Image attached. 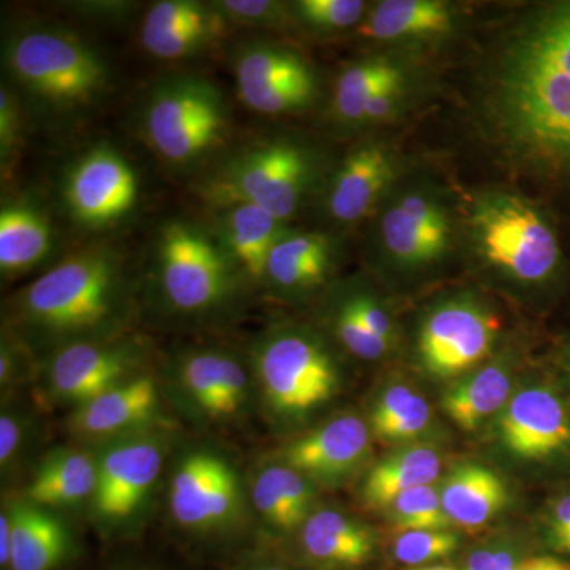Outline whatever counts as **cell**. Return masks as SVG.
Here are the masks:
<instances>
[{"label": "cell", "mask_w": 570, "mask_h": 570, "mask_svg": "<svg viewBox=\"0 0 570 570\" xmlns=\"http://www.w3.org/2000/svg\"><path fill=\"white\" fill-rule=\"evenodd\" d=\"M472 110L513 174L570 190V0L538 3L510 22L480 67Z\"/></svg>", "instance_id": "cell-1"}, {"label": "cell", "mask_w": 570, "mask_h": 570, "mask_svg": "<svg viewBox=\"0 0 570 570\" xmlns=\"http://www.w3.org/2000/svg\"><path fill=\"white\" fill-rule=\"evenodd\" d=\"M135 281L118 246L88 242L14 292L3 332L47 358L71 344L129 335Z\"/></svg>", "instance_id": "cell-2"}, {"label": "cell", "mask_w": 570, "mask_h": 570, "mask_svg": "<svg viewBox=\"0 0 570 570\" xmlns=\"http://www.w3.org/2000/svg\"><path fill=\"white\" fill-rule=\"evenodd\" d=\"M2 73L29 124L43 132L82 126L115 89V69L94 41L39 18L3 29Z\"/></svg>", "instance_id": "cell-3"}, {"label": "cell", "mask_w": 570, "mask_h": 570, "mask_svg": "<svg viewBox=\"0 0 570 570\" xmlns=\"http://www.w3.org/2000/svg\"><path fill=\"white\" fill-rule=\"evenodd\" d=\"M461 250L487 283L524 303L554 298L568 258L549 209L528 195L487 187L460 205Z\"/></svg>", "instance_id": "cell-4"}, {"label": "cell", "mask_w": 570, "mask_h": 570, "mask_svg": "<svg viewBox=\"0 0 570 570\" xmlns=\"http://www.w3.org/2000/svg\"><path fill=\"white\" fill-rule=\"evenodd\" d=\"M336 160L314 138L272 132L228 148L195 186L206 208L247 204L281 223L316 204Z\"/></svg>", "instance_id": "cell-5"}, {"label": "cell", "mask_w": 570, "mask_h": 570, "mask_svg": "<svg viewBox=\"0 0 570 570\" xmlns=\"http://www.w3.org/2000/svg\"><path fill=\"white\" fill-rule=\"evenodd\" d=\"M145 265L154 303L184 324L223 322L250 291L206 219L165 217L146 246Z\"/></svg>", "instance_id": "cell-6"}, {"label": "cell", "mask_w": 570, "mask_h": 570, "mask_svg": "<svg viewBox=\"0 0 570 570\" xmlns=\"http://www.w3.org/2000/svg\"><path fill=\"white\" fill-rule=\"evenodd\" d=\"M346 356L314 322H275L250 346V374L268 417L284 431L307 423L346 387Z\"/></svg>", "instance_id": "cell-7"}, {"label": "cell", "mask_w": 570, "mask_h": 570, "mask_svg": "<svg viewBox=\"0 0 570 570\" xmlns=\"http://www.w3.org/2000/svg\"><path fill=\"white\" fill-rule=\"evenodd\" d=\"M366 246L382 279L423 283L461 250L460 205L434 179L406 175L367 223Z\"/></svg>", "instance_id": "cell-8"}, {"label": "cell", "mask_w": 570, "mask_h": 570, "mask_svg": "<svg viewBox=\"0 0 570 570\" xmlns=\"http://www.w3.org/2000/svg\"><path fill=\"white\" fill-rule=\"evenodd\" d=\"M138 126L154 156L183 175L208 168L230 148V105L219 86L200 75H170L154 82Z\"/></svg>", "instance_id": "cell-9"}, {"label": "cell", "mask_w": 570, "mask_h": 570, "mask_svg": "<svg viewBox=\"0 0 570 570\" xmlns=\"http://www.w3.org/2000/svg\"><path fill=\"white\" fill-rule=\"evenodd\" d=\"M482 433L499 469L530 479L570 478V400L553 374L524 371Z\"/></svg>", "instance_id": "cell-10"}, {"label": "cell", "mask_w": 570, "mask_h": 570, "mask_svg": "<svg viewBox=\"0 0 570 570\" xmlns=\"http://www.w3.org/2000/svg\"><path fill=\"white\" fill-rule=\"evenodd\" d=\"M502 332L501 313L485 295L472 288L444 292L415 317L412 360L428 381L448 387L497 354Z\"/></svg>", "instance_id": "cell-11"}, {"label": "cell", "mask_w": 570, "mask_h": 570, "mask_svg": "<svg viewBox=\"0 0 570 570\" xmlns=\"http://www.w3.org/2000/svg\"><path fill=\"white\" fill-rule=\"evenodd\" d=\"M142 183L138 168L110 141H94L63 165L58 206L73 230L91 242L132 223L140 212Z\"/></svg>", "instance_id": "cell-12"}, {"label": "cell", "mask_w": 570, "mask_h": 570, "mask_svg": "<svg viewBox=\"0 0 570 570\" xmlns=\"http://www.w3.org/2000/svg\"><path fill=\"white\" fill-rule=\"evenodd\" d=\"M239 102L269 118L299 116L321 104L324 80L316 63L284 41H238L230 55Z\"/></svg>", "instance_id": "cell-13"}, {"label": "cell", "mask_w": 570, "mask_h": 570, "mask_svg": "<svg viewBox=\"0 0 570 570\" xmlns=\"http://www.w3.org/2000/svg\"><path fill=\"white\" fill-rule=\"evenodd\" d=\"M407 175L396 148L366 138L333 165L316 206L325 228L344 235L370 223L397 183Z\"/></svg>", "instance_id": "cell-14"}, {"label": "cell", "mask_w": 570, "mask_h": 570, "mask_svg": "<svg viewBox=\"0 0 570 570\" xmlns=\"http://www.w3.org/2000/svg\"><path fill=\"white\" fill-rule=\"evenodd\" d=\"M148 344L132 335L71 344L45 358L47 387L56 401L73 407L142 373Z\"/></svg>", "instance_id": "cell-15"}, {"label": "cell", "mask_w": 570, "mask_h": 570, "mask_svg": "<svg viewBox=\"0 0 570 570\" xmlns=\"http://www.w3.org/2000/svg\"><path fill=\"white\" fill-rule=\"evenodd\" d=\"M374 442L365 415L344 412L299 433L276 459L305 474L318 489H337L363 478L374 463Z\"/></svg>", "instance_id": "cell-16"}, {"label": "cell", "mask_w": 570, "mask_h": 570, "mask_svg": "<svg viewBox=\"0 0 570 570\" xmlns=\"http://www.w3.org/2000/svg\"><path fill=\"white\" fill-rule=\"evenodd\" d=\"M344 249L343 235L336 232L303 230L291 225L269 255L265 294L288 306L317 303L340 279Z\"/></svg>", "instance_id": "cell-17"}, {"label": "cell", "mask_w": 570, "mask_h": 570, "mask_svg": "<svg viewBox=\"0 0 570 570\" xmlns=\"http://www.w3.org/2000/svg\"><path fill=\"white\" fill-rule=\"evenodd\" d=\"M165 445L153 433L111 442L99 459L94 513L105 527H122L140 512L163 472Z\"/></svg>", "instance_id": "cell-18"}, {"label": "cell", "mask_w": 570, "mask_h": 570, "mask_svg": "<svg viewBox=\"0 0 570 570\" xmlns=\"http://www.w3.org/2000/svg\"><path fill=\"white\" fill-rule=\"evenodd\" d=\"M171 377L187 406L208 422H235L247 411L254 379L227 348H184L171 362Z\"/></svg>", "instance_id": "cell-19"}, {"label": "cell", "mask_w": 570, "mask_h": 570, "mask_svg": "<svg viewBox=\"0 0 570 570\" xmlns=\"http://www.w3.org/2000/svg\"><path fill=\"white\" fill-rule=\"evenodd\" d=\"M464 24V10L445 0H381L371 3L365 20L351 36L377 50L417 58L449 43Z\"/></svg>", "instance_id": "cell-20"}, {"label": "cell", "mask_w": 570, "mask_h": 570, "mask_svg": "<svg viewBox=\"0 0 570 570\" xmlns=\"http://www.w3.org/2000/svg\"><path fill=\"white\" fill-rule=\"evenodd\" d=\"M62 234L47 198L36 190L2 195L0 275L3 281L48 269L62 258Z\"/></svg>", "instance_id": "cell-21"}, {"label": "cell", "mask_w": 570, "mask_h": 570, "mask_svg": "<svg viewBox=\"0 0 570 570\" xmlns=\"http://www.w3.org/2000/svg\"><path fill=\"white\" fill-rule=\"evenodd\" d=\"M168 502L176 523L187 530L225 527L235 520L242 505L238 475L216 453H189L176 468Z\"/></svg>", "instance_id": "cell-22"}, {"label": "cell", "mask_w": 570, "mask_h": 570, "mask_svg": "<svg viewBox=\"0 0 570 570\" xmlns=\"http://www.w3.org/2000/svg\"><path fill=\"white\" fill-rule=\"evenodd\" d=\"M234 26L214 0H159L140 21L142 50L160 62H184L216 50Z\"/></svg>", "instance_id": "cell-23"}, {"label": "cell", "mask_w": 570, "mask_h": 570, "mask_svg": "<svg viewBox=\"0 0 570 570\" xmlns=\"http://www.w3.org/2000/svg\"><path fill=\"white\" fill-rule=\"evenodd\" d=\"M296 535L303 558L317 570H370L384 553L376 528L336 505H317Z\"/></svg>", "instance_id": "cell-24"}, {"label": "cell", "mask_w": 570, "mask_h": 570, "mask_svg": "<svg viewBox=\"0 0 570 570\" xmlns=\"http://www.w3.org/2000/svg\"><path fill=\"white\" fill-rule=\"evenodd\" d=\"M524 371L520 348L501 347L485 363L445 387L441 411L464 433L483 431L508 404Z\"/></svg>", "instance_id": "cell-25"}, {"label": "cell", "mask_w": 570, "mask_h": 570, "mask_svg": "<svg viewBox=\"0 0 570 570\" xmlns=\"http://www.w3.org/2000/svg\"><path fill=\"white\" fill-rule=\"evenodd\" d=\"M439 494L450 524L461 534L485 532L513 502L512 487L501 469L471 459L445 469Z\"/></svg>", "instance_id": "cell-26"}, {"label": "cell", "mask_w": 570, "mask_h": 570, "mask_svg": "<svg viewBox=\"0 0 570 570\" xmlns=\"http://www.w3.org/2000/svg\"><path fill=\"white\" fill-rule=\"evenodd\" d=\"M365 417L374 441L385 448L439 441L436 409L406 374L390 373L379 382Z\"/></svg>", "instance_id": "cell-27"}, {"label": "cell", "mask_w": 570, "mask_h": 570, "mask_svg": "<svg viewBox=\"0 0 570 570\" xmlns=\"http://www.w3.org/2000/svg\"><path fill=\"white\" fill-rule=\"evenodd\" d=\"M417 59L401 52L374 50L344 66L333 85L328 118L337 134L358 132L366 105L400 81L420 77Z\"/></svg>", "instance_id": "cell-28"}, {"label": "cell", "mask_w": 570, "mask_h": 570, "mask_svg": "<svg viewBox=\"0 0 570 570\" xmlns=\"http://www.w3.org/2000/svg\"><path fill=\"white\" fill-rule=\"evenodd\" d=\"M157 414V382L149 374L141 373L75 407L70 426L82 438L115 442L145 433Z\"/></svg>", "instance_id": "cell-29"}, {"label": "cell", "mask_w": 570, "mask_h": 570, "mask_svg": "<svg viewBox=\"0 0 570 570\" xmlns=\"http://www.w3.org/2000/svg\"><path fill=\"white\" fill-rule=\"evenodd\" d=\"M209 225L247 287L264 291L273 247L291 225L258 206L234 204L209 208Z\"/></svg>", "instance_id": "cell-30"}, {"label": "cell", "mask_w": 570, "mask_h": 570, "mask_svg": "<svg viewBox=\"0 0 570 570\" xmlns=\"http://www.w3.org/2000/svg\"><path fill=\"white\" fill-rule=\"evenodd\" d=\"M444 472L445 452L439 441L390 449L360 479V501L381 513L404 491L438 483Z\"/></svg>", "instance_id": "cell-31"}, {"label": "cell", "mask_w": 570, "mask_h": 570, "mask_svg": "<svg viewBox=\"0 0 570 570\" xmlns=\"http://www.w3.org/2000/svg\"><path fill=\"white\" fill-rule=\"evenodd\" d=\"M318 487L279 459L262 464L250 482L255 512L279 535H295L317 508Z\"/></svg>", "instance_id": "cell-32"}, {"label": "cell", "mask_w": 570, "mask_h": 570, "mask_svg": "<svg viewBox=\"0 0 570 570\" xmlns=\"http://www.w3.org/2000/svg\"><path fill=\"white\" fill-rule=\"evenodd\" d=\"M11 549L9 570H56L69 560L71 538L69 528L52 510L28 501L9 508Z\"/></svg>", "instance_id": "cell-33"}, {"label": "cell", "mask_w": 570, "mask_h": 570, "mask_svg": "<svg viewBox=\"0 0 570 570\" xmlns=\"http://www.w3.org/2000/svg\"><path fill=\"white\" fill-rule=\"evenodd\" d=\"M99 459L81 449L52 452L37 469L26 491V501L39 508L70 509L91 501L97 485Z\"/></svg>", "instance_id": "cell-34"}, {"label": "cell", "mask_w": 570, "mask_h": 570, "mask_svg": "<svg viewBox=\"0 0 570 570\" xmlns=\"http://www.w3.org/2000/svg\"><path fill=\"white\" fill-rule=\"evenodd\" d=\"M370 6L363 0H292V31L321 40L352 33L365 20Z\"/></svg>", "instance_id": "cell-35"}, {"label": "cell", "mask_w": 570, "mask_h": 570, "mask_svg": "<svg viewBox=\"0 0 570 570\" xmlns=\"http://www.w3.org/2000/svg\"><path fill=\"white\" fill-rule=\"evenodd\" d=\"M542 553L534 532L504 528L483 535L460 551V570H521L524 561Z\"/></svg>", "instance_id": "cell-36"}, {"label": "cell", "mask_w": 570, "mask_h": 570, "mask_svg": "<svg viewBox=\"0 0 570 570\" xmlns=\"http://www.w3.org/2000/svg\"><path fill=\"white\" fill-rule=\"evenodd\" d=\"M463 550V534L455 530H415L393 532L389 554L406 569L448 562Z\"/></svg>", "instance_id": "cell-37"}, {"label": "cell", "mask_w": 570, "mask_h": 570, "mask_svg": "<svg viewBox=\"0 0 570 570\" xmlns=\"http://www.w3.org/2000/svg\"><path fill=\"white\" fill-rule=\"evenodd\" d=\"M381 513L393 532L453 530L442 508L439 482L404 491Z\"/></svg>", "instance_id": "cell-38"}, {"label": "cell", "mask_w": 570, "mask_h": 570, "mask_svg": "<svg viewBox=\"0 0 570 570\" xmlns=\"http://www.w3.org/2000/svg\"><path fill=\"white\" fill-rule=\"evenodd\" d=\"M31 127L17 94L2 81L0 86V171L2 183L13 175L26 145V134Z\"/></svg>", "instance_id": "cell-39"}, {"label": "cell", "mask_w": 570, "mask_h": 570, "mask_svg": "<svg viewBox=\"0 0 570 570\" xmlns=\"http://www.w3.org/2000/svg\"><path fill=\"white\" fill-rule=\"evenodd\" d=\"M534 535L542 553L570 560V483L547 499L538 513Z\"/></svg>", "instance_id": "cell-40"}, {"label": "cell", "mask_w": 570, "mask_h": 570, "mask_svg": "<svg viewBox=\"0 0 570 570\" xmlns=\"http://www.w3.org/2000/svg\"><path fill=\"white\" fill-rule=\"evenodd\" d=\"M235 28L292 31L291 7L283 0H214Z\"/></svg>", "instance_id": "cell-41"}, {"label": "cell", "mask_w": 570, "mask_h": 570, "mask_svg": "<svg viewBox=\"0 0 570 570\" xmlns=\"http://www.w3.org/2000/svg\"><path fill=\"white\" fill-rule=\"evenodd\" d=\"M420 85H422V75L389 86L384 91L374 96L363 112L358 132H371V130H376L379 127L387 126L389 122L400 119L414 105Z\"/></svg>", "instance_id": "cell-42"}, {"label": "cell", "mask_w": 570, "mask_h": 570, "mask_svg": "<svg viewBox=\"0 0 570 570\" xmlns=\"http://www.w3.org/2000/svg\"><path fill=\"white\" fill-rule=\"evenodd\" d=\"M32 358V352L24 344H21L17 337L2 332V343H0V385L2 389H10L18 384L24 376V370L28 367L29 360Z\"/></svg>", "instance_id": "cell-43"}, {"label": "cell", "mask_w": 570, "mask_h": 570, "mask_svg": "<svg viewBox=\"0 0 570 570\" xmlns=\"http://www.w3.org/2000/svg\"><path fill=\"white\" fill-rule=\"evenodd\" d=\"M28 438V426L20 414L3 411L0 417V464L3 471L13 466Z\"/></svg>", "instance_id": "cell-44"}, {"label": "cell", "mask_w": 570, "mask_h": 570, "mask_svg": "<svg viewBox=\"0 0 570 570\" xmlns=\"http://www.w3.org/2000/svg\"><path fill=\"white\" fill-rule=\"evenodd\" d=\"M135 9L134 2H77L69 3V10L92 21L122 22Z\"/></svg>", "instance_id": "cell-45"}, {"label": "cell", "mask_w": 570, "mask_h": 570, "mask_svg": "<svg viewBox=\"0 0 570 570\" xmlns=\"http://www.w3.org/2000/svg\"><path fill=\"white\" fill-rule=\"evenodd\" d=\"M553 374L570 400V335L561 341L553 355Z\"/></svg>", "instance_id": "cell-46"}, {"label": "cell", "mask_w": 570, "mask_h": 570, "mask_svg": "<svg viewBox=\"0 0 570 570\" xmlns=\"http://www.w3.org/2000/svg\"><path fill=\"white\" fill-rule=\"evenodd\" d=\"M521 570H570V560L557 554L538 553L528 558Z\"/></svg>", "instance_id": "cell-47"}, {"label": "cell", "mask_w": 570, "mask_h": 570, "mask_svg": "<svg viewBox=\"0 0 570 570\" xmlns=\"http://www.w3.org/2000/svg\"><path fill=\"white\" fill-rule=\"evenodd\" d=\"M11 549V521L9 509L2 510L0 517V564L9 568Z\"/></svg>", "instance_id": "cell-48"}, {"label": "cell", "mask_w": 570, "mask_h": 570, "mask_svg": "<svg viewBox=\"0 0 570 570\" xmlns=\"http://www.w3.org/2000/svg\"><path fill=\"white\" fill-rule=\"evenodd\" d=\"M250 570H302L294 568V566L279 564V562H269V564L257 566V568Z\"/></svg>", "instance_id": "cell-49"}, {"label": "cell", "mask_w": 570, "mask_h": 570, "mask_svg": "<svg viewBox=\"0 0 570 570\" xmlns=\"http://www.w3.org/2000/svg\"><path fill=\"white\" fill-rule=\"evenodd\" d=\"M407 570H460L450 562H439V564L425 566V568L407 569Z\"/></svg>", "instance_id": "cell-50"}]
</instances>
